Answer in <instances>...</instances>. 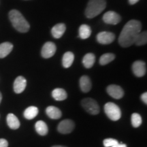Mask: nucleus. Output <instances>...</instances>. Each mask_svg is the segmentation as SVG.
<instances>
[{"mask_svg": "<svg viewBox=\"0 0 147 147\" xmlns=\"http://www.w3.org/2000/svg\"><path fill=\"white\" fill-rule=\"evenodd\" d=\"M142 25L137 20H131L125 24L119 38V43L122 47H129L134 45L137 35L140 32Z\"/></svg>", "mask_w": 147, "mask_h": 147, "instance_id": "1", "label": "nucleus"}, {"mask_svg": "<svg viewBox=\"0 0 147 147\" xmlns=\"http://www.w3.org/2000/svg\"><path fill=\"white\" fill-rule=\"evenodd\" d=\"M9 18L13 27L18 32L21 33H26L30 28V25L27 20L24 18L19 11L12 10L9 12Z\"/></svg>", "mask_w": 147, "mask_h": 147, "instance_id": "2", "label": "nucleus"}, {"mask_svg": "<svg viewBox=\"0 0 147 147\" xmlns=\"http://www.w3.org/2000/svg\"><path fill=\"white\" fill-rule=\"evenodd\" d=\"M106 7V0H89L85 10L88 18H93L101 14Z\"/></svg>", "mask_w": 147, "mask_h": 147, "instance_id": "3", "label": "nucleus"}, {"mask_svg": "<svg viewBox=\"0 0 147 147\" xmlns=\"http://www.w3.org/2000/svg\"><path fill=\"white\" fill-rule=\"evenodd\" d=\"M104 112L110 120L118 121L121 117V111L120 108L117 104L113 102L106 103L104 106Z\"/></svg>", "mask_w": 147, "mask_h": 147, "instance_id": "4", "label": "nucleus"}, {"mask_svg": "<svg viewBox=\"0 0 147 147\" xmlns=\"http://www.w3.org/2000/svg\"><path fill=\"white\" fill-rule=\"evenodd\" d=\"M82 106L88 113L92 115H96L100 113V106L95 100L92 98H84L81 101Z\"/></svg>", "mask_w": 147, "mask_h": 147, "instance_id": "5", "label": "nucleus"}, {"mask_svg": "<svg viewBox=\"0 0 147 147\" xmlns=\"http://www.w3.org/2000/svg\"><path fill=\"white\" fill-rule=\"evenodd\" d=\"M74 123L70 119H65L61 121L59 124L57 130L59 132L63 134H67L71 133L74 129Z\"/></svg>", "mask_w": 147, "mask_h": 147, "instance_id": "6", "label": "nucleus"}, {"mask_svg": "<svg viewBox=\"0 0 147 147\" xmlns=\"http://www.w3.org/2000/svg\"><path fill=\"white\" fill-rule=\"evenodd\" d=\"M57 48L56 45L52 42H47L44 45L42 49L41 55L42 57L45 59H49L52 57L55 54Z\"/></svg>", "mask_w": 147, "mask_h": 147, "instance_id": "7", "label": "nucleus"}, {"mask_svg": "<svg viewBox=\"0 0 147 147\" xmlns=\"http://www.w3.org/2000/svg\"><path fill=\"white\" fill-rule=\"evenodd\" d=\"M103 21L106 24L117 25L121 21V17L119 14L114 11H108L103 16Z\"/></svg>", "mask_w": 147, "mask_h": 147, "instance_id": "8", "label": "nucleus"}, {"mask_svg": "<svg viewBox=\"0 0 147 147\" xmlns=\"http://www.w3.org/2000/svg\"><path fill=\"white\" fill-rule=\"evenodd\" d=\"M115 39V35L112 32H102L97 36V41L101 45H109Z\"/></svg>", "mask_w": 147, "mask_h": 147, "instance_id": "9", "label": "nucleus"}, {"mask_svg": "<svg viewBox=\"0 0 147 147\" xmlns=\"http://www.w3.org/2000/svg\"><path fill=\"white\" fill-rule=\"evenodd\" d=\"M132 71L136 76H144L146 72V63L142 61H136L132 65Z\"/></svg>", "mask_w": 147, "mask_h": 147, "instance_id": "10", "label": "nucleus"}, {"mask_svg": "<svg viewBox=\"0 0 147 147\" xmlns=\"http://www.w3.org/2000/svg\"><path fill=\"white\" fill-rule=\"evenodd\" d=\"M106 91L110 96L117 100L122 98L124 95V91L122 88L120 86L116 85V84L109 85L106 89Z\"/></svg>", "mask_w": 147, "mask_h": 147, "instance_id": "11", "label": "nucleus"}, {"mask_svg": "<svg viewBox=\"0 0 147 147\" xmlns=\"http://www.w3.org/2000/svg\"><path fill=\"white\" fill-rule=\"evenodd\" d=\"M27 85V80L23 76H18L14 82V91L16 93H21L25 91Z\"/></svg>", "mask_w": 147, "mask_h": 147, "instance_id": "12", "label": "nucleus"}, {"mask_svg": "<svg viewBox=\"0 0 147 147\" xmlns=\"http://www.w3.org/2000/svg\"><path fill=\"white\" fill-rule=\"evenodd\" d=\"M66 26L63 23H59L55 25L51 29V34L55 38L59 39L61 38L65 32Z\"/></svg>", "mask_w": 147, "mask_h": 147, "instance_id": "13", "label": "nucleus"}, {"mask_svg": "<svg viewBox=\"0 0 147 147\" xmlns=\"http://www.w3.org/2000/svg\"><path fill=\"white\" fill-rule=\"evenodd\" d=\"M46 113L51 119H59L61 117V111L55 106H49L46 109Z\"/></svg>", "mask_w": 147, "mask_h": 147, "instance_id": "14", "label": "nucleus"}, {"mask_svg": "<svg viewBox=\"0 0 147 147\" xmlns=\"http://www.w3.org/2000/svg\"><path fill=\"white\" fill-rule=\"evenodd\" d=\"M91 81L87 76H82L80 79V87L83 93H88L91 89Z\"/></svg>", "mask_w": 147, "mask_h": 147, "instance_id": "15", "label": "nucleus"}, {"mask_svg": "<svg viewBox=\"0 0 147 147\" xmlns=\"http://www.w3.org/2000/svg\"><path fill=\"white\" fill-rule=\"evenodd\" d=\"M7 123L12 129H17L20 127V121L14 114L10 113L7 116Z\"/></svg>", "mask_w": 147, "mask_h": 147, "instance_id": "16", "label": "nucleus"}, {"mask_svg": "<svg viewBox=\"0 0 147 147\" xmlns=\"http://www.w3.org/2000/svg\"><path fill=\"white\" fill-rule=\"evenodd\" d=\"M13 49V45L10 42H3L0 45V58H4L10 54Z\"/></svg>", "mask_w": 147, "mask_h": 147, "instance_id": "17", "label": "nucleus"}, {"mask_svg": "<svg viewBox=\"0 0 147 147\" xmlns=\"http://www.w3.org/2000/svg\"><path fill=\"white\" fill-rule=\"evenodd\" d=\"M52 96L55 100L63 101L66 100L67 97V94L63 89L57 88V89H55L52 91Z\"/></svg>", "mask_w": 147, "mask_h": 147, "instance_id": "18", "label": "nucleus"}, {"mask_svg": "<svg viewBox=\"0 0 147 147\" xmlns=\"http://www.w3.org/2000/svg\"><path fill=\"white\" fill-rule=\"evenodd\" d=\"M95 61V56L93 53H87L84 56L82 63L86 68H91L93 66Z\"/></svg>", "mask_w": 147, "mask_h": 147, "instance_id": "19", "label": "nucleus"}, {"mask_svg": "<svg viewBox=\"0 0 147 147\" xmlns=\"http://www.w3.org/2000/svg\"><path fill=\"white\" fill-rule=\"evenodd\" d=\"M74 60V55L71 52H66L62 59V64L65 68H68L72 65Z\"/></svg>", "mask_w": 147, "mask_h": 147, "instance_id": "20", "label": "nucleus"}, {"mask_svg": "<svg viewBox=\"0 0 147 147\" xmlns=\"http://www.w3.org/2000/svg\"><path fill=\"white\" fill-rule=\"evenodd\" d=\"M39 110L36 106H29L24 112V117L27 120H32L37 117Z\"/></svg>", "mask_w": 147, "mask_h": 147, "instance_id": "21", "label": "nucleus"}, {"mask_svg": "<svg viewBox=\"0 0 147 147\" xmlns=\"http://www.w3.org/2000/svg\"><path fill=\"white\" fill-rule=\"evenodd\" d=\"M35 128L38 134L40 136H46L49 131L47 125L43 121H38V122H36L35 125Z\"/></svg>", "mask_w": 147, "mask_h": 147, "instance_id": "22", "label": "nucleus"}, {"mask_svg": "<svg viewBox=\"0 0 147 147\" xmlns=\"http://www.w3.org/2000/svg\"><path fill=\"white\" fill-rule=\"evenodd\" d=\"M91 35V29L89 25H85V24L80 25V28H79V37L81 39H87Z\"/></svg>", "mask_w": 147, "mask_h": 147, "instance_id": "23", "label": "nucleus"}, {"mask_svg": "<svg viewBox=\"0 0 147 147\" xmlns=\"http://www.w3.org/2000/svg\"><path fill=\"white\" fill-rule=\"evenodd\" d=\"M147 42V33L146 32H140L137 35L136 38L135 39L134 44L137 46H142L146 45Z\"/></svg>", "mask_w": 147, "mask_h": 147, "instance_id": "24", "label": "nucleus"}, {"mask_svg": "<svg viewBox=\"0 0 147 147\" xmlns=\"http://www.w3.org/2000/svg\"><path fill=\"white\" fill-rule=\"evenodd\" d=\"M115 59V55L113 53H105L102 55L100 59V63L102 65H105L110 63Z\"/></svg>", "mask_w": 147, "mask_h": 147, "instance_id": "25", "label": "nucleus"}, {"mask_svg": "<svg viewBox=\"0 0 147 147\" xmlns=\"http://www.w3.org/2000/svg\"><path fill=\"white\" fill-rule=\"evenodd\" d=\"M131 124L134 127H138L142 124V120L141 116L138 113H133L131 115Z\"/></svg>", "mask_w": 147, "mask_h": 147, "instance_id": "26", "label": "nucleus"}, {"mask_svg": "<svg viewBox=\"0 0 147 147\" xmlns=\"http://www.w3.org/2000/svg\"><path fill=\"white\" fill-rule=\"evenodd\" d=\"M119 143L118 141L117 140L113 139V138H107L105 139L103 142L104 146L105 147H112L115 145Z\"/></svg>", "mask_w": 147, "mask_h": 147, "instance_id": "27", "label": "nucleus"}, {"mask_svg": "<svg viewBox=\"0 0 147 147\" xmlns=\"http://www.w3.org/2000/svg\"><path fill=\"white\" fill-rule=\"evenodd\" d=\"M8 142L5 139H0V147H8Z\"/></svg>", "mask_w": 147, "mask_h": 147, "instance_id": "28", "label": "nucleus"}, {"mask_svg": "<svg viewBox=\"0 0 147 147\" xmlns=\"http://www.w3.org/2000/svg\"><path fill=\"white\" fill-rule=\"evenodd\" d=\"M141 100L145 104H147V93L146 92L143 93L142 95H141Z\"/></svg>", "mask_w": 147, "mask_h": 147, "instance_id": "29", "label": "nucleus"}, {"mask_svg": "<svg viewBox=\"0 0 147 147\" xmlns=\"http://www.w3.org/2000/svg\"><path fill=\"white\" fill-rule=\"evenodd\" d=\"M112 147H127V145L125 144H119V143H118L117 144H116Z\"/></svg>", "mask_w": 147, "mask_h": 147, "instance_id": "30", "label": "nucleus"}, {"mask_svg": "<svg viewBox=\"0 0 147 147\" xmlns=\"http://www.w3.org/2000/svg\"><path fill=\"white\" fill-rule=\"evenodd\" d=\"M139 0H129V3H130L131 5H134L135 3H136Z\"/></svg>", "mask_w": 147, "mask_h": 147, "instance_id": "31", "label": "nucleus"}, {"mask_svg": "<svg viewBox=\"0 0 147 147\" xmlns=\"http://www.w3.org/2000/svg\"><path fill=\"white\" fill-rule=\"evenodd\" d=\"M52 147H67L65 146H61V145H56V146H53Z\"/></svg>", "mask_w": 147, "mask_h": 147, "instance_id": "32", "label": "nucleus"}, {"mask_svg": "<svg viewBox=\"0 0 147 147\" xmlns=\"http://www.w3.org/2000/svg\"><path fill=\"white\" fill-rule=\"evenodd\" d=\"M1 100H2V95H1V92H0V104H1Z\"/></svg>", "mask_w": 147, "mask_h": 147, "instance_id": "33", "label": "nucleus"}]
</instances>
